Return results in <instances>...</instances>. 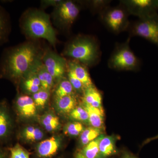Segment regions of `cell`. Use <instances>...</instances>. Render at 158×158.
<instances>
[{
    "mask_svg": "<svg viewBox=\"0 0 158 158\" xmlns=\"http://www.w3.org/2000/svg\"><path fill=\"white\" fill-rule=\"evenodd\" d=\"M130 39L116 46L108 62L110 68L118 70H136L139 69L140 61L131 49Z\"/></svg>",
    "mask_w": 158,
    "mask_h": 158,
    "instance_id": "5",
    "label": "cell"
},
{
    "mask_svg": "<svg viewBox=\"0 0 158 158\" xmlns=\"http://www.w3.org/2000/svg\"><path fill=\"white\" fill-rule=\"evenodd\" d=\"M59 145V139L55 137H51L40 142L37 147V152L41 157H49L57 152Z\"/></svg>",
    "mask_w": 158,
    "mask_h": 158,
    "instance_id": "12",
    "label": "cell"
},
{
    "mask_svg": "<svg viewBox=\"0 0 158 158\" xmlns=\"http://www.w3.org/2000/svg\"><path fill=\"white\" fill-rule=\"evenodd\" d=\"M82 6L81 2L62 0L58 6L54 7L51 14L54 25L62 31L69 32L77 18Z\"/></svg>",
    "mask_w": 158,
    "mask_h": 158,
    "instance_id": "4",
    "label": "cell"
},
{
    "mask_svg": "<svg viewBox=\"0 0 158 158\" xmlns=\"http://www.w3.org/2000/svg\"><path fill=\"white\" fill-rule=\"evenodd\" d=\"M42 123L44 127L54 123H59V118L52 114H48L43 118Z\"/></svg>",
    "mask_w": 158,
    "mask_h": 158,
    "instance_id": "30",
    "label": "cell"
},
{
    "mask_svg": "<svg viewBox=\"0 0 158 158\" xmlns=\"http://www.w3.org/2000/svg\"><path fill=\"white\" fill-rule=\"evenodd\" d=\"M70 116L73 119L78 121L89 122V116L87 110L84 107L78 106L70 113Z\"/></svg>",
    "mask_w": 158,
    "mask_h": 158,
    "instance_id": "26",
    "label": "cell"
},
{
    "mask_svg": "<svg viewBox=\"0 0 158 158\" xmlns=\"http://www.w3.org/2000/svg\"><path fill=\"white\" fill-rule=\"evenodd\" d=\"M59 123H54V124L46 126L44 127H45V129L48 131H53L54 130L56 129L59 126Z\"/></svg>",
    "mask_w": 158,
    "mask_h": 158,
    "instance_id": "33",
    "label": "cell"
},
{
    "mask_svg": "<svg viewBox=\"0 0 158 158\" xmlns=\"http://www.w3.org/2000/svg\"><path fill=\"white\" fill-rule=\"evenodd\" d=\"M102 135L85 145L80 152L87 158H102L100 153L99 143Z\"/></svg>",
    "mask_w": 158,
    "mask_h": 158,
    "instance_id": "21",
    "label": "cell"
},
{
    "mask_svg": "<svg viewBox=\"0 0 158 158\" xmlns=\"http://www.w3.org/2000/svg\"><path fill=\"white\" fill-rule=\"evenodd\" d=\"M36 73L40 81L41 89L50 91L55 81L47 70L42 62L37 67Z\"/></svg>",
    "mask_w": 158,
    "mask_h": 158,
    "instance_id": "18",
    "label": "cell"
},
{
    "mask_svg": "<svg viewBox=\"0 0 158 158\" xmlns=\"http://www.w3.org/2000/svg\"><path fill=\"white\" fill-rule=\"evenodd\" d=\"M61 56L76 60L88 67L96 65L100 54L98 44L94 37L79 34L66 42Z\"/></svg>",
    "mask_w": 158,
    "mask_h": 158,
    "instance_id": "3",
    "label": "cell"
},
{
    "mask_svg": "<svg viewBox=\"0 0 158 158\" xmlns=\"http://www.w3.org/2000/svg\"><path fill=\"white\" fill-rule=\"evenodd\" d=\"M67 68L73 72L85 88L93 85L87 66L76 60L70 59L67 61Z\"/></svg>",
    "mask_w": 158,
    "mask_h": 158,
    "instance_id": "10",
    "label": "cell"
},
{
    "mask_svg": "<svg viewBox=\"0 0 158 158\" xmlns=\"http://www.w3.org/2000/svg\"><path fill=\"white\" fill-rule=\"evenodd\" d=\"M75 158H87L83 155L81 152H77L75 156Z\"/></svg>",
    "mask_w": 158,
    "mask_h": 158,
    "instance_id": "36",
    "label": "cell"
},
{
    "mask_svg": "<svg viewBox=\"0 0 158 158\" xmlns=\"http://www.w3.org/2000/svg\"><path fill=\"white\" fill-rule=\"evenodd\" d=\"M62 0H43L40 2V6L43 9H45L51 6L55 7L61 2Z\"/></svg>",
    "mask_w": 158,
    "mask_h": 158,
    "instance_id": "31",
    "label": "cell"
},
{
    "mask_svg": "<svg viewBox=\"0 0 158 158\" xmlns=\"http://www.w3.org/2000/svg\"><path fill=\"white\" fill-rule=\"evenodd\" d=\"M42 62L55 81L62 79L67 72V60L49 48L44 49Z\"/></svg>",
    "mask_w": 158,
    "mask_h": 158,
    "instance_id": "8",
    "label": "cell"
},
{
    "mask_svg": "<svg viewBox=\"0 0 158 158\" xmlns=\"http://www.w3.org/2000/svg\"><path fill=\"white\" fill-rule=\"evenodd\" d=\"M157 139H158V135L156 136H154V137H152V138H148V139H146V140L143 142V145L149 143L150 141H153V140H157Z\"/></svg>",
    "mask_w": 158,
    "mask_h": 158,
    "instance_id": "35",
    "label": "cell"
},
{
    "mask_svg": "<svg viewBox=\"0 0 158 158\" xmlns=\"http://www.w3.org/2000/svg\"><path fill=\"white\" fill-rule=\"evenodd\" d=\"M99 148L102 158L113 155L116 152L115 138L113 136L102 135L99 143Z\"/></svg>",
    "mask_w": 158,
    "mask_h": 158,
    "instance_id": "17",
    "label": "cell"
},
{
    "mask_svg": "<svg viewBox=\"0 0 158 158\" xmlns=\"http://www.w3.org/2000/svg\"><path fill=\"white\" fill-rule=\"evenodd\" d=\"M66 73L68 76V80L70 82L74 89L77 91H83L84 92L85 89V87H84L81 82L76 77L73 72L69 69L67 68Z\"/></svg>",
    "mask_w": 158,
    "mask_h": 158,
    "instance_id": "27",
    "label": "cell"
},
{
    "mask_svg": "<svg viewBox=\"0 0 158 158\" xmlns=\"http://www.w3.org/2000/svg\"><path fill=\"white\" fill-rule=\"evenodd\" d=\"M45 48L39 40H28L3 51L0 60V78L21 81L42 62Z\"/></svg>",
    "mask_w": 158,
    "mask_h": 158,
    "instance_id": "1",
    "label": "cell"
},
{
    "mask_svg": "<svg viewBox=\"0 0 158 158\" xmlns=\"http://www.w3.org/2000/svg\"><path fill=\"white\" fill-rule=\"evenodd\" d=\"M11 30L10 16L6 10L0 6V46L8 41Z\"/></svg>",
    "mask_w": 158,
    "mask_h": 158,
    "instance_id": "14",
    "label": "cell"
},
{
    "mask_svg": "<svg viewBox=\"0 0 158 158\" xmlns=\"http://www.w3.org/2000/svg\"><path fill=\"white\" fill-rule=\"evenodd\" d=\"M83 101L85 104L93 107L102 108L101 94L93 85L85 89Z\"/></svg>",
    "mask_w": 158,
    "mask_h": 158,
    "instance_id": "16",
    "label": "cell"
},
{
    "mask_svg": "<svg viewBox=\"0 0 158 158\" xmlns=\"http://www.w3.org/2000/svg\"><path fill=\"white\" fill-rule=\"evenodd\" d=\"M128 12L121 5L113 8H107L102 11L101 17L106 27L113 33H118L126 30L129 26Z\"/></svg>",
    "mask_w": 158,
    "mask_h": 158,
    "instance_id": "6",
    "label": "cell"
},
{
    "mask_svg": "<svg viewBox=\"0 0 158 158\" xmlns=\"http://www.w3.org/2000/svg\"><path fill=\"white\" fill-rule=\"evenodd\" d=\"M43 136V133L39 129L35 128L34 132L32 133L31 135L27 138V139L32 141H38L42 139Z\"/></svg>",
    "mask_w": 158,
    "mask_h": 158,
    "instance_id": "32",
    "label": "cell"
},
{
    "mask_svg": "<svg viewBox=\"0 0 158 158\" xmlns=\"http://www.w3.org/2000/svg\"><path fill=\"white\" fill-rule=\"evenodd\" d=\"M21 81L22 83L23 88L29 93L34 94L41 89L40 81L36 71L29 74Z\"/></svg>",
    "mask_w": 158,
    "mask_h": 158,
    "instance_id": "19",
    "label": "cell"
},
{
    "mask_svg": "<svg viewBox=\"0 0 158 158\" xmlns=\"http://www.w3.org/2000/svg\"><path fill=\"white\" fill-rule=\"evenodd\" d=\"M11 118L4 102L0 104V141L9 135L11 128Z\"/></svg>",
    "mask_w": 158,
    "mask_h": 158,
    "instance_id": "13",
    "label": "cell"
},
{
    "mask_svg": "<svg viewBox=\"0 0 158 158\" xmlns=\"http://www.w3.org/2000/svg\"><path fill=\"white\" fill-rule=\"evenodd\" d=\"M123 158H137L133 156L130 155L129 154H126L124 156H123Z\"/></svg>",
    "mask_w": 158,
    "mask_h": 158,
    "instance_id": "37",
    "label": "cell"
},
{
    "mask_svg": "<svg viewBox=\"0 0 158 158\" xmlns=\"http://www.w3.org/2000/svg\"><path fill=\"white\" fill-rule=\"evenodd\" d=\"M74 90V89L68 79L62 78L60 80L59 84L55 90V96L56 98H59L73 94Z\"/></svg>",
    "mask_w": 158,
    "mask_h": 158,
    "instance_id": "22",
    "label": "cell"
},
{
    "mask_svg": "<svg viewBox=\"0 0 158 158\" xmlns=\"http://www.w3.org/2000/svg\"><path fill=\"white\" fill-rule=\"evenodd\" d=\"M56 106L58 110L62 113L71 112L75 108L77 99L73 94L62 98H56Z\"/></svg>",
    "mask_w": 158,
    "mask_h": 158,
    "instance_id": "20",
    "label": "cell"
},
{
    "mask_svg": "<svg viewBox=\"0 0 158 158\" xmlns=\"http://www.w3.org/2000/svg\"><path fill=\"white\" fill-rule=\"evenodd\" d=\"M11 158H30V155L19 144H15L10 148Z\"/></svg>",
    "mask_w": 158,
    "mask_h": 158,
    "instance_id": "28",
    "label": "cell"
},
{
    "mask_svg": "<svg viewBox=\"0 0 158 158\" xmlns=\"http://www.w3.org/2000/svg\"><path fill=\"white\" fill-rule=\"evenodd\" d=\"M84 104V107L88 112L89 123L92 127L102 130L104 126V114L102 108L93 107L87 104Z\"/></svg>",
    "mask_w": 158,
    "mask_h": 158,
    "instance_id": "15",
    "label": "cell"
},
{
    "mask_svg": "<svg viewBox=\"0 0 158 158\" xmlns=\"http://www.w3.org/2000/svg\"><path fill=\"white\" fill-rule=\"evenodd\" d=\"M157 45L158 46V44H157Z\"/></svg>",
    "mask_w": 158,
    "mask_h": 158,
    "instance_id": "39",
    "label": "cell"
},
{
    "mask_svg": "<svg viewBox=\"0 0 158 158\" xmlns=\"http://www.w3.org/2000/svg\"><path fill=\"white\" fill-rule=\"evenodd\" d=\"M88 6L90 7V9L94 11H103L106 8H107L109 1H88Z\"/></svg>",
    "mask_w": 158,
    "mask_h": 158,
    "instance_id": "29",
    "label": "cell"
},
{
    "mask_svg": "<svg viewBox=\"0 0 158 158\" xmlns=\"http://www.w3.org/2000/svg\"><path fill=\"white\" fill-rule=\"evenodd\" d=\"M35 128L33 127H28L24 131V136L26 139L31 135L32 133L34 132Z\"/></svg>",
    "mask_w": 158,
    "mask_h": 158,
    "instance_id": "34",
    "label": "cell"
},
{
    "mask_svg": "<svg viewBox=\"0 0 158 158\" xmlns=\"http://www.w3.org/2000/svg\"><path fill=\"white\" fill-rule=\"evenodd\" d=\"M84 130V127L81 123L74 122L68 123L66 125L65 133L69 135L76 136L81 134Z\"/></svg>",
    "mask_w": 158,
    "mask_h": 158,
    "instance_id": "25",
    "label": "cell"
},
{
    "mask_svg": "<svg viewBox=\"0 0 158 158\" xmlns=\"http://www.w3.org/2000/svg\"><path fill=\"white\" fill-rule=\"evenodd\" d=\"M15 106L19 113L23 116L28 118L36 114V105L33 98L28 95H21L17 97Z\"/></svg>",
    "mask_w": 158,
    "mask_h": 158,
    "instance_id": "11",
    "label": "cell"
},
{
    "mask_svg": "<svg viewBox=\"0 0 158 158\" xmlns=\"http://www.w3.org/2000/svg\"><path fill=\"white\" fill-rule=\"evenodd\" d=\"M0 158H5V155L1 149H0Z\"/></svg>",
    "mask_w": 158,
    "mask_h": 158,
    "instance_id": "38",
    "label": "cell"
},
{
    "mask_svg": "<svg viewBox=\"0 0 158 158\" xmlns=\"http://www.w3.org/2000/svg\"><path fill=\"white\" fill-rule=\"evenodd\" d=\"M131 34L158 44V14L139 18L132 26Z\"/></svg>",
    "mask_w": 158,
    "mask_h": 158,
    "instance_id": "7",
    "label": "cell"
},
{
    "mask_svg": "<svg viewBox=\"0 0 158 158\" xmlns=\"http://www.w3.org/2000/svg\"><path fill=\"white\" fill-rule=\"evenodd\" d=\"M102 135V130L93 127L85 129L81 135V143L84 146L96 139Z\"/></svg>",
    "mask_w": 158,
    "mask_h": 158,
    "instance_id": "23",
    "label": "cell"
},
{
    "mask_svg": "<svg viewBox=\"0 0 158 158\" xmlns=\"http://www.w3.org/2000/svg\"><path fill=\"white\" fill-rule=\"evenodd\" d=\"M19 23L21 31L27 40H45L56 48L59 42L56 31L53 27L50 15L42 9H27L22 14Z\"/></svg>",
    "mask_w": 158,
    "mask_h": 158,
    "instance_id": "2",
    "label": "cell"
},
{
    "mask_svg": "<svg viewBox=\"0 0 158 158\" xmlns=\"http://www.w3.org/2000/svg\"><path fill=\"white\" fill-rule=\"evenodd\" d=\"M50 91L40 89L37 93L33 94V98L36 106H43L48 101Z\"/></svg>",
    "mask_w": 158,
    "mask_h": 158,
    "instance_id": "24",
    "label": "cell"
},
{
    "mask_svg": "<svg viewBox=\"0 0 158 158\" xmlns=\"http://www.w3.org/2000/svg\"><path fill=\"white\" fill-rule=\"evenodd\" d=\"M129 14L139 18L157 13L158 0H128L121 1Z\"/></svg>",
    "mask_w": 158,
    "mask_h": 158,
    "instance_id": "9",
    "label": "cell"
}]
</instances>
